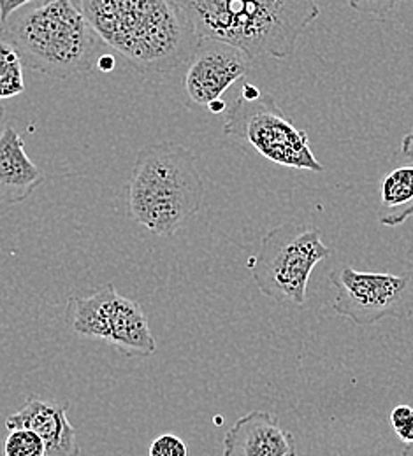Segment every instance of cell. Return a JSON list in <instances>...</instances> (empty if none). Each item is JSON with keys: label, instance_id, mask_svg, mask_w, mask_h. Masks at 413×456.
Listing matches in <instances>:
<instances>
[{"label": "cell", "instance_id": "1", "mask_svg": "<svg viewBox=\"0 0 413 456\" xmlns=\"http://www.w3.org/2000/svg\"><path fill=\"white\" fill-rule=\"evenodd\" d=\"M72 4L99 41L145 76L177 70L201 43L175 0H72Z\"/></svg>", "mask_w": 413, "mask_h": 456}, {"label": "cell", "instance_id": "2", "mask_svg": "<svg viewBox=\"0 0 413 456\" xmlns=\"http://www.w3.org/2000/svg\"><path fill=\"white\" fill-rule=\"evenodd\" d=\"M199 39L233 45L250 57L287 60L320 16L317 0H175Z\"/></svg>", "mask_w": 413, "mask_h": 456}, {"label": "cell", "instance_id": "3", "mask_svg": "<svg viewBox=\"0 0 413 456\" xmlns=\"http://www.w3.org/2000/svg\"><path fill=\"white\" fill-rule=\"evenodd\" d=\"M204 183L194 153L175 142L146 146L136 157L127 184L132 222L159 237H173L199 213Z\"/></svg>", "mask_w": 413, "mask_h": 456}, {"label": "cell", "instance_id": "4", "mask_svg": "<svg viewBox=\"0 0 413 456\" xmlns=\"http://www.w3.org/2000/svg\"><path fill=\"white\" fill-rule=\"evenodd\" d=\"M0 37L30 69L67 79L88 74L99 61V37L72 0H37L12 12Z\"/></svg>", "mask_w": 413, "mask_h": 456}, {"label": "cell", "instance_id": "5", "mask_svg": "<svg viewBox=\"0 0 413 456\" xmlns=\"http://www.w3.org/2000/svg\"><path fill=\"white\" fill-rule=\"evenodd\" d=\"M224 134L250 144L266 160L297 171L322 172L324 166L311 151L310 137L282 111L277 101L252 83L227 111Z\"/></svg>", "mask_w": 413, "mask_h": 456}, {"label": "cell", "instance_id": "6", "mask_svg": "<svg viewBox=\"0 0 413 456\" xmlns=\"http://www.w3.org/2000/svg\"><path fill=\"white\" fill-rule=\"evenodd\" d=\"M331 256L317 227L287 222L269 230L250 262L259 291L275 302L304 305L313 269Z\"/></svg>", "mask_w": 413, "mask_h": 456}, {"label": "cell", "instance_id": "7", "mask_svg": "<svg viewBox=\"0 0 413 456\" xmlns=\"http://www.w3.org/2000/svg\"><path fill=\"white\" fill-rule=\"evenodd\" d=\"M65 323L72 334L104 341L127 356H152L157 342L143 307L121 297L115 285H103L88 297H70Z\"/></svg>", "mask_w": 413, "mask_h": 456}, {"label": "cell", "instance_id": "8", "mask_svg": "<svg viewBox=\"0 0 413 456\" xmlns=\"http://www.w3.org/2000/svg\"><path fill=\"white\" fill-rule=\"evenodd\" d=\"M329 281L336 288L333 311L357 327L413 314V271L387 274L342 267L329 274Z\"/></svg>", "mask_w": 413, "mask_h": 456}, {"label": "cell", "instance_id": "9", "mask_svg": "<svg viewBox=\"0 0 413 456\" xmlns=\"http://www.w3.org/2000/svg\"><path fill=\"white\" fill-rule=\"evenodd\" d=\"M253 58L233 45L201 39L194 55L186 61L185 92L192 104L208 108L222 99V95L243 79Z\"/></svg>", "mask_w": 413, "mask_h": 456}, {"label": "cell", "instance_id": "10", "mask_svg": "<svg viewBox=\"0 0 413 456\" xmlns=\"http://www.w3.org/2000/svg\"><path fill=\"white\" fill-rule=\"evenodd\" d=\"M294 436L266 411L241 416L224 437V456H297Z\"/></svg>", "mask_w": 413, "mask_h": 456}, {"label": "cell", "instance_id": "11", "mask_svg": "<svg viewBox=\"0 0 413 456\" xmlns=\"http://www.w3.org/2000/svg\"><path fill=\"white\" fill-rule=\"evenodd\" d=\"M5 428H29L36 432L46 448L45 456H79L81 448L76 439V428L67 418V403L30 395L23 407L7 416Z\"/></svg>", "mask_w": 413, "mask_h": 456}, {"label": "cell", "instance_id": "12", "mask_svg": "<svg viewBox=\"0 0 413 456\" xmlns=\"http://www.w3.org/2000/svg\"><path fill=\"white\" fill-rule=\"evenodd\" d=\"M43 181L45 172L29 159L23 137L5 126L0 132V206L23 202Z\"/></svg>", "mask_w": 413, "mask_h": 456}, {"label": "cell", "instance_id": "13", "mask_svg": "<svg viewBox=\"0 0 413 456\" xmlns=\"http://www.w3.org/2000/svg\"><path fill=\"white\" fill-rule=\"evenodd\" d=\"M380 179L378 222L384 227H400L413 216V159Z\"/></svg>", "mask_w": 413, "mask_h": 456}, {"label": "cell", "instance_id": "14", "mask_svg": "<svg viewBox=\"0 0 413 456\" xmlns=\"http://www.w3.org/2000/svg\"><path fill=\"white\" fill-rule=\"evenodd\" d=\"M23 92V58L9 41L0 37V101L12 99Z\"/></svg>", "mask_w": 413, "mask_h": 456}, {"label": "cell", "instance_id": "15", "mask_svg": "<svg viewBox=\"0 0 413 456\" xmlns=\"http://www.w3.org/2000/svg\"><path fill=\"white\" fill-rule=\"evenodd\" d=\"M5 456H45L46 448L43 439L29 428L9 430L4 443Z\"/></svg>", "mask_w": 413, "mask_h": 456}, {"label": "cell", "instance_id": "16", "mask_svg": "<svg viewBox=\"0 0 413 456\" xmlns=\"http://www.w3.org/2000/svg\"><path fill=\"white\" fill-rule=\"evenodd\" d=\"M391 425L394 434L407 444L413 443V407L412 405H396L391 412Z\"/></svg>", "mask_w": 413, "mask_h": 456}, {"label": "cell", "instance_id": "17", "mask_svg": "<svg viewBox=\"0 0 413 456\" xmlns=\"http://www.w3.org/2000/svg\"><path fill=\"white\" fill-rule=\"evenodd\" d=\"M148 456H188V448L183 439L173 434H164L150 444Z\"/></svg>", "mask_w": 413, "mask_h": 456}, {"label": "cell", "instance_id": "18", "mask_svg": "<svg viewBox=\"0 0 413 456\" xmlns=\"http://www.w3.org/2000/svg\"><path fill=\"white\" fill-rule=\"evenodd\" d=\"M347 2L357 12L382 20L389 16L401 0H347Z\"/></svg>", "mask_w": 413, "mask_h": 456}, {"label": "cell", "instance_id": "19", "mask_svg": "<svg viewBox=\"0 0 413 456\" xmlns=\"http://www.w3.org/2000/svg\"><path fill=\"white\" fill-rule=\"evenodd\" d=\"M37 0H0V12H2V20L5 21L12 12L20 11L25 5H30Z\"/></svg>", "mask_w": 413, "mask_h": 456}, {"label": "cell", "instance_id": "20", "mask_svg": "<svg viewBox=\"0 0 413 456\" xmlns=\"http://www.w3.org/2000/svg\"><path fill=\"white\" fill-rule=\"evenodd\" d=\"M400 155H401L403 159H413V130L409 135H405V137L401 139Z\"/></svg>", "mask_w": 413, "mask_h": 456}, {"label": "cell", "instance_id": "21", "mask_svg": "<svg viewBox=\"0 0 413 456\" xmlns=\"http://www.w3.org/2000/svg\"><path fill=\"white\" fill-rule=\"evenodd\" d=\"M97 65H99V69L101 70H112V69H115V60L112 55H104V57L99 58V61H97Z\"/></svg>", "mask_w": 413, "mask_h": 456}, {"label": "cell", "instance_id": "22", "mask_svg": "<svg viewBox=\"0 0 413 456\" xmlns=\"http://www.w3.org/2000/svg\"><path fill=\"white\" fill-rule=\"evenodd\" d=\"M208 110H210V113H224V111H226V102L220 99V101H217V102L210 104V106H208Z\"/></svg>", "mask_w": 413, "mask_h": 456}, {"label": "cell", "instance_id": "23", "mask_svg": "<svg viewBox=\"0 0 413 456\" xmlns=\"http://www.w3.org/2000/svg\"><path fill=\"white\" fill-rule=\"evenodd\" d=\"M403 456H413V443L412 444H407V446H405Z\"/></svg>", "mask_w": 413, "mask_h": 456}, {"label": "cell", "instance_id": "24", "mask_svg": "<svg viewBox=\"0 0 413 456\" xmlns=\"http://www.w3.org/2000/svg\"><path fill=\"white\" fill-rule=\"evenodd\" d=\"M4 123V108H2V104H0V125ZM2 132V130H0Z\"/></svg>", "mask_w": 413, "mask_h": 456}, {"label": "cell", "instance_id": "25", "mask_svg": "<svg viewBox=\"0 0 413 456\" xmlns=\"http://www.w3.org/2000/svg\"><path fill=\"white\" fill-rule=\"evenodd\" d=\"M2 25H4V20H2V12H0V30H2Z\"/></svg>", "mask_w": 413, "mask_h": 456}]
</instances>
